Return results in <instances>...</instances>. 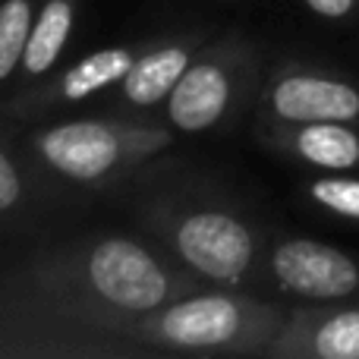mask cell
<instances>
[{"instance_id":"obj_1","label":"cell","mask_w":359,"mask_h":359,"mask_svg":"<svg viewBox=\"0 0 359 359\" xmlns=\"http://www.w3.org/2000/svg\"><path fill=\"white\" fill-rule=\"evenodd\" d=\"M271 268L278 284L287 293L303 299H331L353 297L359 290V265L353 255L318 240H287L274 249Z\"/></svg>"},{"instance_id":"obj_2","label":"cell","mask_w":359,"mask_h":359,"mask_svg":"<svg viewBox=\"0 0 359 359\" xmlns=\"http://www.w3.org/2000/svg\"><path fill=\"white\" fill-rule=\"evenodd\" d=\"M177 246L196 271L215 280H236L252 265L255 243L246 224L224 211H198L189 215L177 230Z\"/></svg>"},{"instance_id":"obj_3","label":"cell","mask_w":359,"mask_h":359,"mask_svg":"<svg viewBox=\"0 0 359 359\" xmlns=\"http://www.w3.org/2000/svg\"><path fill=\"white\" fill-rule=\"evenodd\" d=\"M88 278L101 297L123 309H155L168 297V278L142 246L107 240L88 259Z\"/></svg>"},{"instance_id":"obj_4","label":"cell","mask_w":359,"mask_h":359,"mask_svg":"<svg viewBox=\"0 0 359 359\" xmlns=\"http://www.w3.org/2000/svg\"><path fill=\"white\" fill-rule=\"evenodd\" d=\"M271 111L287 123H353L359 120V88L337 76L290 73L274 82Z\"/></svg>"},{"instance_id":"obj_5","label":"cell","mask_w":359,"mask_h":359,"mask_svg":"<svg viewBox=\"0 0 359 359\" xmlns=\"http://www.w3.org/2000/svg\"><path fill=\"white\" fill-rule=\"evenodd\" d=\"M246 328V312L230 297H198L186 299L164 312L161 331L170 344L192 350H208L233 344Z\"/></svg>"},{"instance_id":"obj_6","label":"cell","mask_w":359,"mask_h":359,"mask_svg":"<svg viewBox=\"0 0 359 359\" xmlns=\"http://www.w3.org/2000/svg\"><path fill=\"white\" fill-rule=\"evenodd\" d=\"M38 149L60 174L76 180H98L114 168L120 155L117 136L104 123H92V120H79V123H67L44 133Z\"/></svg>"},{"instance_id":"obj_7","label":"cell","mask_w":359,"mask_h":359,"mask_svg":"<svg viewBox=\"0 0 359 359\" xmlns=\"http://www.w3.org/2000/svg\"><path fill=\"white\" fill-rule=\"evenodd\" d=\"M230 104V79L217 63L186 67L180 82L170 92L168 114L186 133H202L224 117Z\"/></svg>"},{"instance_id":"obj_8","label":"cell","mask_w":359,"mask_h":359,"mask_svg":"<svg viewBox=\"0 0 359 359\" xmlns=\"http://www.w3.org/2000/svg\"><path fill=\"white\" fill-rule=\"evenodd\" d=\"M303 328L297 331L293 353L297 356H316V359H359V306L350 309H331L318 312L316 322L309 316L299 318Z\"/></svg>"},{"instance_id":"obj_9","label":"cell","mask_w":359,"mask_h":359,"mask_svg":"<svg viewBox=\"0 0 359 359\" xmlns=\"http://www.w3.org/2000/svg\"><path fill=\"white\" fill-rule=\"evenodd\" d=\"M290 149L306 164L322 170H350L359 168V133L350 123L325 120V123H297L290 136Z\"/></svg>"},{"instance_id":"obj_10","label":"cell","mask_w":359,"mask_h":359,"mask_svg":"<svg viewBox=\"0 0 359 359\" xmlns=\"http://www.w3.org/2000/svg\"><path fill=\"white\" fill-rule=\"evenodd\" d=\"M186 67H189V54L180 48L158 50V54L133 63L130 73L123 76L126 98L136 101V104H145V107L168 98L180 82V76L186 73Z\"/></svg>"},{"instance_id":"obj_11","label":"cell","mask_w":359,"mask_h":359,"mask_svg":"<svg viewBox=\"0 0 359 359\" xmlns=\"http://www.w3.org/2000/svg\"><path fill=\"white\" fill-rule=\"evenodd\" d=\"M69 25H73V10L67 0H50L41 10L38 22L32 25L29 41H25V69L29 73H44L54 67V60L60 57L63 44L69 38Z\"/></svg>"},{"instance_id":"obj_12","label":"cell","mask_w":359,"mask_h":359,"mask_svg":"<svg viewBox=\"0 0 359 359\" xmlns=\"http://www.w3.org/2000/svg\"><path fill=\"white\" fill-rule=\"evenodd\" d=\"M133 67L130 50L123 48H107L98 50V54L79 60L63 79V95L67 98H86V95L98 92V88H107L111 82H120Z\"/></svg>"},{"instance_id":"obj_13","label":"cell","mask_w":359,"mask_h":359,"mask_svg":"<svg viewBox=\"0 0 359 359\" xmlns=\"http://www.w3.org/2000/svg\"><path fill=\"white\" fill-rule=\"evenodd\" d=\"M32 32V10L25 0H6L0 6V79L16 69L25 54V41Z\"/></svg>"},{"instance_id":"obj_14","label":"cell","mask_w":359,"mask_h":359,"mask_svg":"<svg viewBox=\"0 0 359 359\" xmlns=\"http://www.w3.org/2000/svg\"><path fill=\"white\" fill-rule=\"evenodd\" d=\"M309 196L325 211L359 224V177H318L309 183Z\"/></svg>"},{"instance_id":"obj_15","label":"cell","mask_w":359,"mask_h":359,"mask_svg":"<svg viewBox=\"0 0 359 359\" xmlns=\"http://www.w3.org/2000/svg\"><path fill=\"white\" fill-rule=\"evenodd\" d=\"M16 198H19V177L13 170V164L0 155V211L10 208Z\"/></svg>"},{"instance_id":"obj_16","label":"cell","mask_w":359,"mask_h":359,"mask_svg":"<svg viewBox=\"0 0 359 359\" xmlns=\"http://www.w3.org/2000/svg\"><path fill=\"white\" fill-rule=\"evenodd\" d=\"M316 16H325V19H344L356 10V0H306Z\"/></svg>"}]
</instances>
